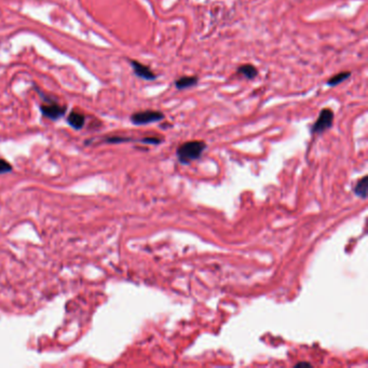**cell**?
<instances>
[{
  "mask_svg": "<svg viewBox=\"0 0 368 368\" xmlns=\"http://www.w3.org/2000/svg\"><path fill=\"white\" fill-rule=\"evenodd\" d=\"M68 124L75 130H81L84 123H86V117H84L80 112L72 111L67 118Z\"/></svg>",
  "mask_w": 368,
  "mask_h": 368,
  "instance_id": "8",
  "label": "cell"
},
{
  "mask_svg": "<svg viewBox=\"0 0 368 368\" xmlns=\"http://www.w3.org/2000/svg\"><path fill=\"white\" fill-rule=\"evenodd\" d=\"M12 171V165L4 159H0V174H6Z\"/></svg>",
  "mask_w": 368,
  "mask_h": 368,
  "instance_id": "11",
  "label": "cell"
},
{
  "mask_svg": "<svg viewBox=\"0 0 368 368\" xmlns=\"http://www.w3.org/2000/svg\"><path fill=\"white\" fill-rule=\"evenodd\" d=\"M237 74L244 77L247 80H254L258 76V69L252 64H243L238 67Z\"/></svg>",
  "mask_w": 368,
  "mask_h": 368,
  "instance_id": "7",
  "label": "cell"
},
{
  "mask_svg": "<svg viewBox=\"0 0 368 368\" xmlns=\"http://www.w3.org/2000/svg\"><path fill=\"white\" fill-rule=\"evenodd\" d=\"M334 111L330 108H323L320 111L316 121L311 127V132H312V134H322L325 131L329 130L332 126V123H334Z\"/></svg>",
  "mask_w": 368,
  "mask_h": 368,
  "instance_id": "3",
  "label": "cell"
},
{
  "mask_svg": "<svg viewBox=\"0 0 368 368\" xmlns=\"http://www.w3.org/2000/svg\"><path fill=\"white\" fill-rule=\"evenodd\" d=\"M130 65L132 66L134 74H135L138 78H140V79H144L147 81H153L157 79V75H155L147 65H144V64H141L140 62L136 60H130Z\"/></svg>",
  "mask_w": 368,
  "mask_h": 368,
  "instance_id": "5",
  "label": "cell"
},
{
  "mask_svg": "<svg viewBox=\"0 0 368 368\" xmlns=\"http://www.w3.org/2000/svg\"><path fill=\"white\" fill-rule=\"evenodd\" d=\"M165 118L163 112L158 110H143L134 112L131 116V122L135 125H145L159 122Z\"/></svg>",
  "mask_w": 368,
  "mask_h": 368,
  "instance_id": "2",
  "label": "cell"
},
{
  "mask_svg": "<svg viewBox=\"0 0 368 368\" xmlns=\"http://www.w3.org/2000/svg\"><path fill=\"white\" fill-rule=\"evenodd\" d=\"M141 141H143V143H147V144H159L161 140L159 138L150 137V138H144Z\"/></svg>",
  "mask_w": 368,
  "mask_h": 368,
  "instance_id": "12",
  "label": "cell"
},
{
  "mask_svg": "<svg viewBox=\"0 0 368 368\" xmlns=\"http://www.w3.org/2000/svg\"><path fill=\"white\" fill-rule=\"evenodd\" d=\"M207 148V144L202 140H191L183 143L177 148V158L180 163L188 164L191 161H195L201 157L202 152Z\"/></svg>",
  "mask_w": 368,
  "mask_h": 368,
  "instance_id": "1",
  "label": "cell"
},
{
  "mask_svg": "<svg viewBox=\"0 0 368 368\" xmlns=\"http://www.w3.org/2000/svg\"><path fill=\"white\" fill-rule=\"evenodd\" d=\"M350 77H351V72H340V73H338L334 76H331L329 79L327 80L326 84L328 87L334 88V87L339 86V84L342 83L343 81L348 80Z\"/></svg>",
  "mask_w": 368,
  "mask_h": 368,
  "instance_id": "9",
  "label": "cell"
},
{
  "mask_svg": "<svg viewBox=\"0 0 368 368\" xmlns=\"http://www.w3.org/2000/svg\"><path fill=\"white\" fill-rule=\"evenodd\" d=\"M40 110H41V114L44 115L46 118L50 119V120H58L65 115L66 107L65 106L59 105L58 103L50 102V103L42 104L40 106Z\"/></svg>",
  "mask_w": 368,
  "mask_h": 368,
  "instance_id": "4",
  "label": "cell"
},
{
  "mask_svg": "<svg viewBox=\"0 0 368 368\" xmlns=\"http://www.w3.org/2000/svg\"><path fill=\"white\" fill-rule=\"evenodd\" d=\"M199 82V78L197 76H182L175 80V88L177 90H186L196 87Z\"/></svg>",
  "mask_w": 368,
  "mask_h": 368,
  "instance_id": "6",
  "label": "cell"
},
{
  "mask_svg": "<svg viewBox=\"0 0 368 368\" xmlns=\"http://www.w3.org/2000/svg\"><path fill=\"white\" fill-rule=\"evenodd\" d=\"M367 189H368V178L367 176H364L362 179H359L354 188V193L357 197L363 198V199H366L367 197Z\"/></svg>",
  "mask_w": 368,
  "mask_h": 368,
  "instance_id": "10",
  "label": "cell"
}]
</instances>
